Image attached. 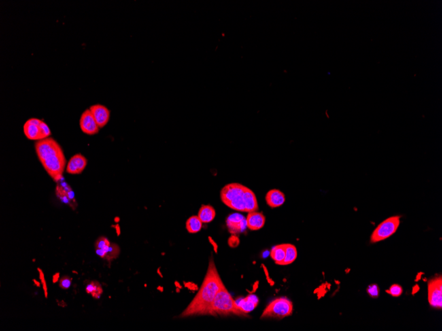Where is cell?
Wrapping results in <instances>:
<instances>
[{
  "instance_id": "cell-1",
  "label": "cell",
  "mask_w": 442,
  "mask_h": 331,
  "mask_svg": "<svg viewBox=\"0 0 442 331\" xmlns=\"http://www.w3.org/2000/svg\"><path fill=\"white\" fill-rule=\"evenodd\" d=\"M224 284L211 257L205 279L199 292L186 309L179 316L180 318L196 315H210L211 306L217 293Z\"/></svg>"
},
{
  "instance_id": "cell-2",
  "label": "cell",
  "mask_w": 442,
  "mask_h": 331,
  "mask_svg": "<svg viewBox=\"0 0 442 331\" xmlns=\"http://www.w3.org/2000/svg\"><path fill=\"white\" fill-rule=\"evenodd\" d=\"M35 147L36 154L45 171L54 182L60 183L67 165L59 143L52 138H47L37 141Z\"/></svg>"
},
{
  "instance_id": "cell-3",
  "label": "cell",
  "mask_w": 442,
  "mask_h": 331,
  "mask_svg": "<svg viewBox=\"0 0 442 331\" xmlns=\"http://www.w3.org/2000/svg\"><path fill=\"white\" fill-rule=\"evenodd\" d=\"M221 199L230 209L243 213H252L259 209L255 193L240 183L225 185L221 191Z\"/></svg>"
},
{
  "instance_id": "cell-4",
  "label": "cell",
  "mask_w": 442,
  "mask_h": 331,
  "mask_svg": "<svg viewBox=\"0 0 442 331\" xmlns=\"http://www.w3.org/2000/svg\"><path fill=\"white\" fill-rule=\"evenodd\" d=\"M235 315L242 317H248V314L244 313L237 303L232 298L226 287H221L217 293L213 302L210 315L228 316Z\"/></svg>"
},
{
  "instance_id": "cell-5",
  "label": "cell",
  "mask_w": 442,
  "mask_h": 331,
  "mask_svg": "<svg viewBox=\"0 0 442 331\" xmlns=\"http://www.w3.org/2000/svg\"><path fill=\"white\" fill-rule=\"evenodd\" d=\"M294 311V305L289 299L277 298L268 304L264 309L260 319H283L292 315Z\"/></svg>"
},
{
  "instance_id": "cell-6",
  "label": "cell",
  "mask_w": 442,
  "mask_h": 331,
  "mask_svg": "<svg viewBox=\"0 0 442 331\" xmlns=\"http://www.w3.org/2000/svg\"><path fill=\"white\" fill-rule=\"evenodd\" d=\"M400 218V215H394L385 219L373 230L370 237V242L371 243H378L393 236L399 228Z\"/></svg>"
},
{
  "instance_id": "cell-7",
  "label": "cell",
  "mask_w": 442,
  "mask_h": 331,
  "mask_svg": "<svg viewBox=\"0 0 442 331\" xmlns=\"http://www.w3.org/2000/svg\"><path fill=\"white\" fill-rule=\"evenodd\" d=\"M25 135L31 141H39L49 138L50 128L47 123L39 118H31L26 121L24 126Z\"/></svg>"
},
{
  "instance_id": "cell-8",
  "label": "cell",
  "mask_w": 442,
  "mask_h": 331,
  "mask_svg": "<svg viewBox=\"0 0 442 331\" xmlns=\"http://www.w3.org/2000/svg\"><path fill=\"white\" fill-rule=\"evenodd\" d=\"M428 302L432 307L442 308V277L438 275L428 283Z\"/></svg>"
},
{
  "instance_id": "cell-9",
  "label": "cell",
  "mask_w": 442,
  "mask_h": 331,
  "mask_svg": "<svg viewBox=\"0 0 442 331\" xmlns=\"http://www.w3.org/2000/svg\"><path fill=\"white\" fill-rule=\"evenodd\" d=\"M80 126L82 131L88 135H95L99 131V127L90 109H86L81 115Z\"/></svg>"
},
{
  "instance_id": "cell-10",
  "label": "cell",
  "mask_w": 442,
  "mask_h": 331,
  "mask_svg": "<svg viewBox=\"0 0 442 331\" xmlns=\"http://www.w3.org/2000/svg\"><path fill=\"white\" fill-rule=\"evenodd\" d=\"M226 223L228 232L232 235L241 234L247 228L246 218L241 213H231L226 218Z\"/></svg>"
},
{
  "instance_id": "cell-11",
  "label": "cell",
  "mask_w": 442,
  "mask_h": 331,
  "mask_svg": "<svg viewBox=\"0 0 442 331\" xmlns=\"http://www.w3.org/2000/svg\"><path fill=\"white\" fill-rule=\"evenodd\" d=\"M90 110L99 128H103L107 125L110 119L111 113L110 111L106 107L96 104L91 106Z\"/></svg>"
},
{
  "instance_id": "cell-12",
  "label": "cell",
  "mask_w": 442,
  "mask_h": 331,
  "mask_svg": "<svg viewBox=\"0 0 442 331\" xmlns=\"http://www.w3.org/2000/svg\"><path fill=\"white\" fill-rule=\"evenodd\" d=\"M56 195L63 203L68 204L74 209V204L77 205L71 187L66 183L58 184L56 188Z\"/></svg>"
},
{
  "instance_id": "cell-13",
  "label": "cell",
  "mask_w": 442,
  "mask_h": 331,
  "mask_svg": "<svg viewBox=\"0 0 442 331\" xmlns=\"http://www.w3.org/2000/svg\"><path fill=\"white\" fill-rule=\"evenodd\" d=\"M88 160L82 154L74 155L71 158L67 166V172L72 175H78L86 169Z\"/></svg>"
},
{
  "instance_id": "cell-14",
  "label": "cell",
  "mask_w": 442,
  "mask_h": 331,
  "mask_svg": "<svg viewBox=\"0 0 442 331\" xmlns=\"http://www.w3.org/2000/svg\"><path fill=\"white\" fill-rule=\"evenodd\" d=\"M266 223V217L263 213L258 212L249 213L246 217L247 228L252 231L260 230Z\"/></svg>"
},
{
  "instance_id": "cell-15",
  "label": "cell",
  "mask_w": 442,
  "mask_h": 331,
  "mask_svg": "<svg viewBox=\"0 0 442 331\" xmlns=\"http://www.w3.org/2000/svg\"><path fill=\"white\" fill-rule=\"evenodd\" d=\"M96 252L101 258L111 262L113 259L118 258L120 254L121 250L118 245L110 243L109 245L105 246L103 249H96Z\"/></svg>"
},
{
  "instance_id": "cell-16",
  "label": "cell",
  "mask_w": 442,
  "mask_h": 331,
  "mask_svg": "<svg viewBox=\"0 0 442 331\" xmlns=\"http://www.w3.org/2000/svg\"><path fill=\"white\" fill-rule=\"evenodd\" d=\"M266 201L270 208L275 209L285 203V196L281 190L272 189L266 194Z\"/></svg>"
},
{
  "instance_id": "cell-17",
  "label": "cell",
  "mask_w": 442,
  "mask_h": 331,
  "mask_svg": "<svg viewBox=\"0 0 442 331\" xmlns=\"http://www.w3.org/2000/svg\"><path fill=\"white\" fill-rule=\"evenodd\" d=\"M258 298L256 296L249 295L246 298L243 299L241 302L237 303V304L244 313L248 314L258 306Z\"/></svg>"
},
{
  "instance_id": "cell-18",
  "label": "cell",
  "mask_w": 442,
  "mask_h": 331,
  "mask_svg": "<svg viewBox=\"0 0 442 331\" xmlns=\"http://www.w3.org/2000/svg\"><path fill=\"white\" fill-rule=\"evenodd\" d=\"M216 216V211L212 206L203 205L200 208L198 217L203 224H208L212 222Z\"/></svg>"
},
{
  "instance_id": "cell-19",
  "label": "cell",
  "mask_w": 442,
  "mask_h": 331,
  "mask_svg": "<svg viewBox=\"0 0 442 331\" xmlns=\"http://www.w3.org/2000/svg\"><path fill=\"white\" fill-rule=\"evenodd\" d=\"M297 257V251L295 246L292 244H285V257L280 264L281 266L289 265L293 263Z\"/></svg>"
},
{
  "instance_id": "cell-20",
  "label": "cell",
  "mask_w": 442,
  "mask_h": 331,
  "mask_svg": "<svg viewBox=\"0 0 442 331\" xmlns=\"http://www.w3.org/2000/svg\"><path fill=\"white\" fill-rule=\"evenodd\" d=\"M203 224L198 215H193L187 220V230L190 234H196L201 231Z\"/></svg>"
},
{
  "instance_id": "cell-21",
  "label": "cell",
  "mask_w": 442,
  "mask_h": 331,
  "mask_svg": "<svg viewBox=\"0 0 442 331\" xmlns=\"http://www.w3.org/2000/svg\"><path fill=\"white\" fill-rule=\"evenodd\" d=\"M270 257L275 261V264L280 265L285 257V244L277 245L272 248Z\"/></svg>"
},
{
  "instance_id": "cell-22",
  "label": "cell",
  "mask_w": 442,
  "mask_h": 331,
  "mask_svg": "<svg viewBox=\"0 0 442 331\" xmlns=\"http://www.w3.org/2000/svg\"><path fill=\"white\" fill-rule=\"evenodd\" d=\"M86 291L88 294L92 295V297L96 299H99L103 293L101 285L96 281L88 284L86 287Z\"/></svg>"
},
{
  "instance_id": "cell-23",
  "label": "cell",
  "mask_w": 442,
  "mask_h": 331,
  "mask_svg": "<svg viewBox=\"0 0 442 331\" xmlns=\"http://www.w3.org/2000/svg\"><path fill=\"white\" fill-rule=\"evenodd\" d=\"M386 292L387 294H390L391 296L394 297V298H398V297L401 296L403 289H402V286H400V285L393 284L389 287V289H387Z\"/></svg>"
},
{
  "instance_id": "cell-24",
  "label": "cell",
  "mask_w": 442,
  "mask_h": 331,
  "mask_svg": "<svg viewBox=\"0 0 442 331\" xmlns=\"http://www.w3.org/2000/svg\"><path fill=\"white\" fill-rule=\"evenodd\" d=\"M367 292L372 298H378L380 294V289L377 284H371L368 287Z\"/></svg>"
},
{
  "instance_id": "cell-25",
  "label": "cell",
  "mask_w": 442,
  "mask_h": 331,
  "mask_svg": "<svg viewBox=\"0 0 442 331\" xmlns=\"http://www.w3.org/2000/svg\"><path fill=\"white\" fill-rule=\"evenodd\" d=\"M72 284V279L69 277H64L60 279L59 285L62 289H69Z\"/></svg>"
},
{
  "instance_id": "cell-26",
  "label": "cell",
  "mask_w": 442,
  "mask_h": 331,
  "mask_svg": "<svg viewBox=\"0 0 442 331\" xmlns=\"http://www.w3.org/2000/svg\"><path fill=\"white\" fill-rule=\"evenodd\" d=\"M38 271H39V278H40V280L41 281V284L43 285V289H44L45 292V298H48V289H47V285L46 281H45L44 273H43V270L41 269V268H37Z\"/></svg>"
},
{
  "instance_id": "cell-27",
  "label": "cell",
  "mask_w": 442,
  "mask_h": 331,
  "mask_svg": "<svg viewBox=\"0 0 442 331\" xmlns=\"http://www.w3.org/2000/svg\"><path fill=\"white\" fill-rule=\"evenodd\" d=\"M59 277H60L59 273H56V274H54V275L53 276V278H52V281H53V283H57V282L58 281V279H59Z\"/></svg>"
},
{
  "instance_id": "cell-28",
  "label": "cell",
  "mask_w": 442,
  "mask_h": 331,
  "mask_svg": "<svg viewBox=\"0 0 442 331\" xmlns=\"http://www.w3.org/2000/svg\"><path fill=\"white\" fill-rule=\"evenodd\" d=\"M33 282H34V283H35V284L36 285H37V287H40V285H41L40 283H39V282L35 281V280H33Z\"/></svg>"
}]
</instances>
